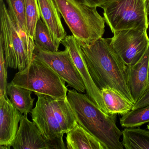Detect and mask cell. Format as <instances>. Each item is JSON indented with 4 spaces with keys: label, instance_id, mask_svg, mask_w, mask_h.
Masks as SVG:
<instances>
[{
    "label": "cell",
    "instance_id": "cell-5",
    "mask_svg": "<svg viewBox=\"0 0 149 149\" xmlns=\"http://www.w3.org/2000/svg\"><path fill=\"white\" fill-rule=\"evenodd\" d=\"M111 32L149 29L147 0H105L100 6Z\"/></svg>",
    "mask_w": 149,
    "mask_h": 149
},
{
    "label": "cell",
    "instance_id": "cell-23",
    "mask_svg": "<svg viewBox=\"0 0 149 149\" xmlns=\"http://www.w3.org/2000/svg\"><path fill=\"white\" fill-rule=\"evenodd\" d=\"M2 45L0 44V97L7 96L8 74Z\"/></svg>",
    "mask_w": 149,
    "mask_h": 149
},
{
    "label": "cell",
    "instance_id": "cell-11",
    "mask_svg": "<svg viewBox=\"0 0 149 149\" xmlns=\"http://www.w3.org/2000/svg\"><path fill=\"white\" fill-rule=\"evenodd\" d=\"M7 96L0 97V148L9 149L13 146L22 116Z\"/></svg>",
    "mask_w": 149,
    "mask_h": 149
},
{
    "label": "cell",
    "instance_id": "cell-17",
    "mask_svg": "<svg viewBox=\"0 0 149 149\" xmlns=\"http://www.w3.org/2000/svg\"><path fill=\"white\" fill-rule=\"evenodd\" d=\"M33 91L15 85L13 82L8 83L6 93L13 105L22 114L29 113L33 109L35 98L31 97Z\"/></svg>",
    "mask_w": 149,
    "mask_h": 149
},
{
    "label": "cell",
    "instance_id": "cell-7",
    "mask_svg": "<svg viewBox=\"0 0 149 149\" xmlns=\"http://www.w3.org/2000/svg\"><path fill=\"white\" fill-rule=\"evenodd\" d=\"M0 44L3 47L7 68L21 72L31 64L34 51L24 40L3 0H0Z\"/></svg>",
    "mask_w": 149,
    "mask_h": 149
},
{
    "label": "cell",
    "instance_id": "cell-24",
    "mask_svg": "<svg viewBox=\"0 0 149 149\" xmlns=\"http://www.w3.org/2000/svg\"><path fill=\"white\" fill-rule=\"evenodd\" d=\"M149 104V87L141 98L134 104L132 109L145 107Z\"/></svg>",
    "mask_w": 149,
    "mask_h": 149
},
{
    "label": "cell",
    "instance_id": "cell-14",
    "mask_svg": "<svg viewBox=\"0 0 149 149\" xmlns=\"http://www.w3.org/2000/svg\"><path fill=\"white\" fill-rule=\"evenodd\" d=\"M40 15L50 32L53 40L59 47L62 40L67 36L61 20V14L54 0H37Z\"/></svg>",
    "mask_w": 149,
    "mask_h": 149
},
{
    "label": "cell",
    "instance_id": "cell-19",
    "mask_svg": "<svg viewBox=\"0 0 149 149\" xmlns=\"http://www.w3.org/2000/svg\"><path fill=\"white\" fill-rule=\"evenodd\" d=\"M122 144L126 149H149V130L125 128L122 131Z\"/></svg>",
    "mask_w": 149,
    "mask_h": 149
},
{
    "label": "cell",
    "instance_id": "cell-16",
    "mask_svg": "<svg viewBox=\"0 0 149 149\" xmlns=\"http://www.w3.org/2000/svg\"><path fill=\"white\" fill-rule=\"evenodd\" d=\"M101 92L104 106L109 114L123 116L132 109L134 104L117 91L105 88L101 90Z\"/></svg>",
    "mask_w": 149,
    "mask_h": 149
},
{
    "label": "cell",
    "instance_id": "cell-25",
    "mask_svg": "<svg viewBox=\"0 0 149 149\" xmlns=\"http://www.w3.org/2000/svg\"><path fill=\"white\" fill-rule=\"evenodd\" d=\"M83 3L92 7H100L105 0H80Z\"/></svg>",
    "mask_w": 149,
    "mask_h": 149
},
{
    "label": "cell",
    "instance_id": "cell-26",
    "mask_svg": "<svg viewBox=\"0 0 149 149\" xmlns=\"http://www.w3.org/2000/svg\"><path fill=\"white\" fill-rule=\"evenodd\" d=\"M148 13H149V0H148Z\"/></svg>",
    "mask_w": 149,
    "mask_h": 149
},
{
    "label": "cell",
    "instance_id": "cell-29",
    "mask_svg": "<svg viewBox=\"0 0 149 149\" xmlns=\"http://www.w3.org/2000/svg\"><path fill=\"white\" fill-rule=\"evenodd\" d=\"M147 1H148V0H147Z\"/></svg>",
    "mask_w": 149,
    "mask_h": 149
},
{
    "label": "cell",
    "instance_id": "cell-6",
    "mask_svg": "<svg viewBox=\"0 0 149 149\" xmlns=\"http://www.w3.org/2000/svg\"><path fill=\"white\" fill-rule=\"evenodd\" d=\"M12 81L16 86L27 89L35 94H44L56 99L67 97L68 89L65 81L34 55L29 66L16 73Z\"/></svg>",
    "mask_w": 149,
    "mask_h": 149
},
{
    "label": "cell",
    "instance_id": "cell-8",
    "mask_svg": "<svg viewBox=\"0 0 149 149\" xmlns=\"http://www.w3.org/2000/svg\"><path fill=\"white\" fill-rule=\"evenodd\" d=\"M146 29H129L115 31L110 45L127 67H131L143 57L149 46Z\"/></svg>",
    "mask_w": 149,
    "mask_h": 149
},
{
    "label": "cell",
    "instance_id": "cell-15",
    "mask_svg": "<svg viewBox=\"0 0 149 149\" xmlns=\"http://www.w3.org/2000/svg\"><path fill=\"white\" fill-rule=\"evenodd\" d=\"M66 134L67 149H106L97 139L77 123Z\"/></svg>",
    "mask_w": 149,
    "mask_h": 149
},
{
    "label": "cell",
    "instance_id": "cell-27",
    "mask_svg": "<svg viewBox=\"0 0 149 149\" xmlns=\"http://www.w3.org/2000/svg\"><path fill=\"white\" fill-rule=\"evenodd\" d=\"M147 129L149 130V123H148V125H147Z\"/></svg>",
    "mask_w": 149,
    "mask_h": 149
},
{
    "label": "cell",
    "instance_id": "cell-3",
    "mask_svg": "<svg viewBox=\"0 0 149 149\" xmlns=\"http://www.w3.org/2000/svg\"><path fill=\"white\" fill-rule=\"evenodd\" d=\"M35 94L38 99L31 111L33 122L44 136L53 143L55 149H67L63 139V135L77 123L68 97L56 99L44 94Z\"/></svg>",
    "mask_w": 149,
    "mask_h": 149
},
{
    "label": "cell",
    "instance_id": "cell-21",
    "mask_svg": "<svg viewBox=\"0 0 149 149\" xmlns=\"http://www.w3.org/2000/svg\"><path fill=\"white\" fill-rule=\"evenodd\" d=\"M121 126L124 128L138 127L149 123V104L132 109L120 118Z\"/></svg>",
    "mask_w": 149,
    "mask_h": 149
},
{
    "label": "cell",
    "instance_id": "cell-4",
    "mask_svg": "<svg viewBox=\"0 0 149 149\" xmlns=\"http://www.w3.org/2000/svg\"><path fill=\"white\" fill-rule=\"evenodd\" d=\"M73 35L81 43L91 44L102 38L105 21L97 7L80 0H54Z\"/></svg>",
    "mask_w": 149,
    "mask_h": 149
},
{
    "label": "cell",
    "instance_id": "cell-20",
    "mask_svg": "<svg viewBox=\"0 0 149 149\" xmlns=\"http://www.w3.org/2000/svg\"><path fill=\"white\" fill-rule=\"evenodd\" d=\"M33 40L36 46L42 49L51 52L58 50L59 48L54 42L49 30L40 19L36 24Z\"/></svg>",
    "mask_w": 149,
    "mask_h": 149
},
{
    "label": "cell",
    "instance_id": "cell-12",
    "mask_svg": "<svg viewBox=\"0 0 149 149\" xmlns=\"http://www.w3.org/2000/svg\"><path fill=\"white\" fill-rule=\"evenodd\" d=\"M28 113L22 115L12 147L14 149H55L53 143L43 136L34 122L28 118Z\"/></svg>",
    "mask_w": 149,
    "mask_h": 149
},
{
    "label": "cell",
    "instance_id": "cell-28",
    "mask_svg": "<svg viewBox=\"0 0 149 149\" xmlns=\"http://www.w3.org/2000/svg\"></svg>",
    "mask_w": 149,
    "mask_h": 149
},
{
    "label": "cell",
    "instance_id": "cell-13",
    "mask_svg": "<svg viewBox=\"0 0 149 149\" xmlns=\"http://www.w3.org/2000/svg\"><path fill=\"white\" fill-rule=\"evenodd\" d=\"M127 67L128 86L136 103L149 87V46L137 63Z\"/></svg>",
    "mask_w": 149,
    "mask_h": 149
},
{
    "label": "cell",
    "instance_id": "cell-2",
    "mask_svg": "<svg viewBox=\"0 0 149 149\" xmlns=\"http://www.w3.org/2000/svg\"><path fill=\"white\" fill-rule=\"evenodd\" d=\"M68 101L77 123L97 139L106 149H123L121 131L116 125V114L105 113L87 95L74 89L68 91Z\"/></svg>",
    "mask_w": 149,
    "mask_h": 149
},
{
    "label": "cell",
    "instance_id": "cell-18",
    "mask_svg": "<svg viewBox=\"0 0 149 149\" xmlns=\"http://www.w3.org/2000/svg\"><path fill=\"white\" fill-rule=\"evenodd\" d=\"M8 13L22 36L29 45H34V40L29 35L26 24L25 0H6Z\"/></svg>",
    "mask_w": 149,
    "mask_h": 149
},
{
    "label": "cell",
    "instance_id": "cell-9",
    "mask_svg": "<svg viewBox=\"0 0 149 149\" xmlns=\"http://www.w3.org/2000/svg\"><path fill=\"white\" fill-rule=\"evenodd\" d=\"M34 56L53 69L69 86L80 93L86 91L83 80L79 74L68 49L51 52L35 45Z\"/></svg>",
    "mask_w": 149,
    "mask_h": 149
},
{
    "label": "cell",
    "instance_id": "cell-22",
    "mask_svg": "<svg viewBox=\"0 0 149 149\" xmlns=\"http://www.w3.org/2000/svg\"><path fill=\"white\" fill-rule=\"evenodd\" d=\"M26 24L29 36L33 40L36 24L40 19L37 0H25Z\"/></svg>",
    "mask_w": 149,
    "mask_h": 149
},
{
    "label": "cell",
    "instance_id": "cell-10",
    "mask_svg": "<svg viewBox=\"0 0 149 149\" xmlns=\"http://www.w3.org/2000/svg\"><path fill=\"white\" fill-rule=\"evenodd\" d=\"M61 43L69 51L74 63L83 80L88 97L102 111L108 113L102 97L101 90L95 84L87 68L81 42L73 35L67 36Z\"/></svg>",
    "mask_w": 149,
    "mask_h": 149
},
{
    "label": "cell",
    "instance_id": "cell-1",
    "mask_svg": "<svg viewBox=\"0 0 149 149\" xmlns=\"http://www.w3.org/2000/svg\"><path fill=\"white\" fill-rule=\"evenodd\" d=\"M81 47L96 85L101 90L105 88L114 89L134 105L128 86V67L111 46L110 39L101 38L89 45L81 42Z\"/></svg>",
    "mask_w": 149,
    "mask_h": 149
}]
</instances>
